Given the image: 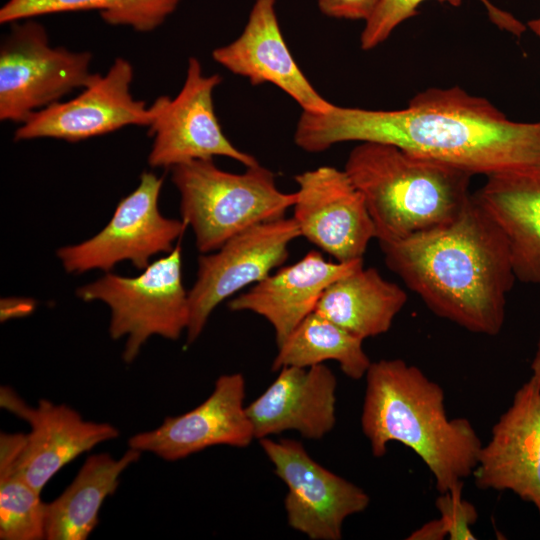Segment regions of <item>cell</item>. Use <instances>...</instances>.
I'll use <instances>...</instances> for the list:
<instances>
[{"label":"cell","mask_w":540,"mask_h":540,"mask_svg":"<svg viewBox=\"0 0 540 540\" xmlns=\"http://www.w3.org/2000/svg\"><path fill=\"white\" fill-rule=\"evenodd\" d=\"M348 141L391 144L472 175L540 162V122L511 121L459 87L420 92L399 110L333 104L322 113L302 111L294 133L300 149L317 153Z\"/></svg>","instance_id":"1"},{"label":"cell","mask_w":540,"mask_h":540,"mask_svg":"<svg viewBox=\"0 0 540 540\" xmlns=\"http://www.w3.org/2000/svg\"><path fill=\"white\" fill-rule=\"evenodd\" d=\"M379 245L387 267L434 314L473 333H500L516 277L505 236L474 195L452 222Z\"/></svg>","instance_id":"2"},{"label":"cell","mask_w":540,"mask_h":540,"mask_svg":"<svg viewBox=\"0 0 540 540\" xmlns=\"http://www.w3.org/2000/svg\"><path fill=\"white\" fill-rule=\"evenodd\" d=\"M361 428L374 457H383L396 441L413 450L432 474L439 493L472 476L483 446L472 423L450 419L442 387L403 359L372 362Z\"/></svg>","instance_id":"3"},{"label":"cell","mask_w":540,"mask_h":540,"mask_svg":"<svg viewBox=\"0 0 540 540\" xmlns=\"http://www.w3.org/2000/svg\"><path fill=\"white\" fill-rule=\"evenodd\" d=\"M344 170L365 201L379 242L444 226L472 198L471 173L391 144L360 142Z\"/></svg>","instance_id":"4"},{"label":"cell","mask_w":540,"mask_h":540,"mask_svg":"<svg viewBox=\"0 0 540 540\" xmlns=\"http://www.w3.org/2000/svg\"><path fill=\"white\" fill-rule=\"evenodd\" d=\"M171 173L182 220L193 230L201 254L218 250L254 225L284 217L296 200L295 192L280 191L274 173L259 163L231 173L213 159H201L173 166Z\"/></svg>","instance_id":"5"},{"label":"cell","mask_w":540,"mask_h":540,"mask_svg":"<svg viewBox=\"0 0 540 540\" xmlns=\"http://www.w3.org/2000/svg\"><path fill=\"white\" fill-rule=\"evenodd\" d=\"M76 295L109 306L110 336L115 340L127 337L123 360L131 363L151 336L176 340L187 329L189 299L183 284L181 245L137 277L107 273L79 287Z\"/></svg>","instance_id":"6"},{"label":"cell","mask_w":540,"mask_h":540,"mask_svg":"<svg viewBox=\"0 0 540 540\" xmlns=\"http://www.w3.org/2000/svg\"><path fill=\"white\" fill-rule=\"evenodd\" d=\"M0 48V119L23 123L32 113L76 88L86 87L92 54L49 45L46 29L33 18L13 22Z\"/></svg>","instance_id":"7"},{"label":"cell","mask_w":540,"mask_h":540,"mask_svg":"<svg viewBox=\"0 0 540 540\" xmlns=\"http://www.w3.org/2000/svg\"><path fill=\"white\" fill-rule=\"evenodd\" d=\"M163 179L143 172L137 188L117 205L108 224L82 243L64 246L57 256L69 273L110 271L124 260L144 270L158 253H170L187 228L181 219L164 217L158 207Z\"/></svg>","instance_id":"8"},{"label":"cell","mask_w":540,"mask_h":540,"mask_svg":"<svg viewBox=\"0 0 540 540\" xmlns=\"http://www.w3.org/2000/svg\"><path fill=\"white\" fill-rule=\"evenodd\" d=\"M300 236L294 218L282 217L236 234L216 253L201 254L188 291L187 344L197 340L218 304L280 267L288 259L289 244Z\"/></svg>","instance_id":"9"},{"label":"cell","mask_w":540,"mask_h":540,"mask_svg":"<svg viewBox=\"0 0 540 540\" xmlns=\"http://www.w3.org/2000/svg\"><path fill=\"white\" fill-rule=\"evenodd\" d=\"M259 442L287 486L284 508L289 526L312 540L342 539L344 521L366 510L369 495L316 462L296 440L267 437Z\"/></svg>","instance_id":"10"},{"label":"cell","mask_w":540,"mask_h":540,"mask_svg":"<svg viewBox=\"0 0 540 540\" xmlns=\"http://www.w3.org/2000/svg\"><path fill=\"white\" fill-rule=\"evenodd\" d=\"M222 82L219 74L205 75L199 60H188L182 89L173 99L160 96L155 101L156 116L149 126L154 136L148 156L151 167L172 168L193 160L231 158L250 167L257 159L239 150L225 136L216 117L213 91Z\"/></svg>","instance_id":"11"},{"label":"cell","mask_w":540,"mask_h":540,"mask_svg":"<svg viewBox=\"0 0 540 540\" xmlns=\"http://www.w3.org/2000/svg\"><path fill=\"white\" fill-rule=\"evenodd\" d=\"M133 67L117 58L104 75L96 74L75 98L56 102L32 113L16 129L15 141L55 138L77 142L107 134L128 125L149 127L156 106L149 108L130 93Z\"/></svg>","instance_id":"12"},{"label":"cell","mask_w":540,"mask_h":540,"mask_svg":"<svg viewBox=\"0 0 540 540\" xmlns=\"http://www.w3.org/2000/svg\"><path fill=\"white\" fill-rule=\"evenodd\" d=\"M293 218L301 236L338 262L363 259L376 230L345 170L320 166L297 174Z\"/></svg>","instance_id":"13"},{"label":"cell","mask_w":540,"mask_h":540,"mask_svg":"<svg viewBox=\"0 0 540 540\" xmlns=\"http://www.w3.org/2000/svg\"><path fill=\"white\" fill-rule=\"evenodd\" d=\"M245 389L241 373L221 375L200 405L131 436L128 446L170 462L218 445L246 448L256 438L244 405Z\"/></svg>","instance_id":"14"},{"label":"cell","mask_w":540,"mask_h":540,"mask_svg":"<svg viewBox=\"0 0 540 540\" xmlns=\"http://www.w3.org/2000/svg\"><path fill=\"white\" fill-rule=\"evenodd\" d=\"M472 476L479 489L511 491L540 514V386L532 377L493 425Z\"/></svg>","instance_id":"15"},{"label":"cell","mask_w":540,"mask_h":540,"mask_svg":"<svg viewBox=\"0 0 540 540\" xmlns=\"http://www.w3.org/2000/svg\"><path fill=\"white\" fill-rule=\"evenodd\" d=\"M0 404L30 425L18 457V468L40 494L51 478L73 459L119 436L118 429L110 423L86 421L65 404L41 399L36 407L27 405L8 387H1Z\"/></svg>","instance_id":"16"},{"label":"cell","mask_w":540,"mask_h":540,"mask_svg":"<svg viewBox=\"0 0 540 540\" xmlns=\"http://www.w3.org/2000/svg\"><path fill=\"white\" fill-rule=\"evenodd\" d=\"M212 57L252 85L273 84L302 111L322 113L333 106L312 86L292 56L281 32L275 0H256L242 33L214 49Z\"/></svg>","instance_id":"17"},{"label":"cell","mask_w":540,"mask_h":540,"mask_svg":"<svg viewBox=\"0 0 540 540\" xmlns=\"http://www.w3.org/2000/svg\"><path fill=\"white\" fill-rule=\"evenodd\" d=\"M334 373L324 364L307 368L288 366L253 402L246 406L255 438L294 430L320 440L336 424Z\"/></svg>","instance_id":"18"},{"label":"cell","mask_w":540,"mask_h":540,"mask_svg":"<svg viewBox=\"0 0 540 540\" xmlns=\"http://www.w3.org/2000/svg\"><path fill=\"white\" fill-rule=\"evenodd\" d=\"M363 266V259L332 262L311 250L296 263L281 267L232 299L231 311H250L273 327L277 347L312 312L325 289Z\"/></svg>","instance_id":"19"},{"label":"cell","mask_w":540,"mask_h":540,"mask_svg":"<svg viewBox=\"0 0 540 540\" xmlns=\"http://www.w3.org/2000/svg\"><path fill=\"white\" fill-rule=\"evenodd\" d=\"M473 195L505 236L516 280L540 288V162L489 175Z\"/></svg>","instance_id":"20"},{"label":"cell","mask_w":540,"mask_h":540,"mask_svg":"<svg viewBox=\"0 0 540 540\" xmlns=\"http://www.w3.org/2000/svg\"><path fill=\"white\" fill-rule=\"evenodd\" d=\"M141 453L129 447L118 459L108 453L87 457L70 485L46 503L45 539H87L99 522L104 500L115 493L121 474Z\"/></svg>","instance_id":"21"},{"label":"cell","mask_w":540,"mask_h":540,"mask_svg":"<svg viewBox=\"0 0 540 540\" xmlns=\"http://www.w3.org/2000/svg\"><path fill=\"white\" fill-rule=\"evenodd\" d=\"M403 288L364 268L335 280L323 292L315 312L364 340L386 333L407 302Z\"/></svg>","instance_id":"22"},{"label":"cell","mask_w":540,"mask_h":540,"mask_svg":"<svg viewBox=\"0 0 540 540\" xmlns=\"http://www.w3.org/2000/svg\"><path fill=\"white\" fill-rule=\"evenodd\" d=\"M362 343V339L314 311L278 346L272 370L307 368L333 360L347 377L358 380L365 377L372 363Z\"/></svg>","instance_id":"23"},{"label":"cell","mask_w":540,"mask_h":540,"mask_svg":"<svg viewBox=\"0 0 540 540\" xmlns=\"http://www.w3.org/2000/svg\"><path fill=\"white\" fill-rule=\"evenodd\" d=\"M26 434H0V539H45V507L18 468Z\"/></svg>","instance_id":"24"},{"label":"cell","mask_w":540,"mask_h":540,"mask_svg":"<svg viewBox=\"0 0 540 540\" xmlns=\"http://www.w3.org/2000/svg\"><path fill=\"white\" fill-rule=\"evenodd\" d=\"M180 0H8L0 9V23H13L37 16L99 11L110 25H125L139 32L159 27L177 8Z\"/></svg>","instance_id":"25"},{"label":"cell","mask_w":540,"mask_h":540,"mask_svg":"<svg viewBox=\"0 0 540 540\" xmlns=\"http://www.w3.org/2000/svg\"><path fill=\"white\" fill-rule=\"evenodd\" d=\"M425 0H382L373 15L365 22L360 37L363 50H370L384 42L394 29L417 13L419 5ZM457 6L462 0H438ZM487 9L490 20L499 28L515 36L526 30L524 24L511 14L494 6L489 0H480Z\"/></svg>","instance_id":"26"},{"label":"cell","mask_w":540,"mask_h":540,"mask_svg":"<svg viewBox=\"0 0 540 540\" xmlns=\"http://www.w3.org/2000/svg\"><path fill=\"white\" fill-rule=\"evenodd\" d=\"M463 484L439 493L435 506L444 522L449 540H475L471 527L478 519L475 506L462 497Z\"/></svg>","instance_id":"27"},{"label":"cell","mask_w":540,"mask_h":540,"mask_svg":"<svg viewBox=\"0 0 540 540\" xmlns=\"http://www.w3.org/2000/svg\"><path fill=\"white\" fill-rule=\"evenodd\" d=\"M382 0H318L320 11L332 18L364 20L373 15Z\"/></svg>","instance_id":"28"},{"label":"cell","mask_w":540,"mask_h":540,"mask_svg":"<svg viewBox=\"0 0 540 540\" xmlns=\"http://www.w3.org/2000/svg\"><path fill=\"white\" fill-rule=\"evenodd\" d=\"M445 538H448V532L440 517L426 522L407 537L408 540H443Z\"/></svg>","instance_id":"29"},{"label":"cell","mask_w":540,"mask_h":540,"mask_svg":"<svg viewBox=\"0 0 540 540\" xmlns=\"http://www.w3.org/2000/svg\"><path fill=\"white\" fill-rule=\"evenodd\" d=\"M34 309V302L23 299H5L1 301V321L13 317H24Z\"/></svg>","instance_id":"30"},{"label":"cell","mask_w":540,"mask_h":540,"mask_svg":"<svg viewBox=\"0 0 540 540\" xmlns=\"http://www.w3.org/2000/svg\"><path fill=\"white\" fill-rule=\"evenodd\" d=\"M531 377L536 380L540 386V332L537 340L536 350L531 361Z\"/></svg>","instance_id":"31"},{"label":"cell","mask_w":540,"mask_h":540,"mask_svg":"<svg viewBox=\"0 0 540 540\" xmlns=\"http://www.w3.org/2000/svg\"><path fill=\"white\" fill-rule=\"evenodd\" d=\"M529 28L540 38V16L528 22Z\"/></svg>","instance_id":"32"}]
</instances>
